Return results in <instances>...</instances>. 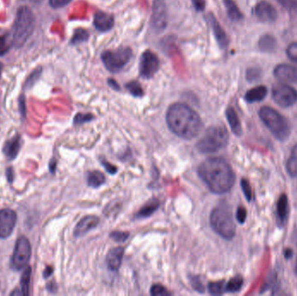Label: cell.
<instances>
[{"label": "cell", "instance_id": "ee69618b", "mask_svg": "<svg viewBox=\"0 0 297 296\" xmlns=\"http://www.w3.org/2000/svg\"><path fill=\"white\" fill-rule=\"evenodd\" d=\"M102 164L104 165V167L105 168V170H107L108 172L110 174H115L117 172V168L111 165V164H109L108 162L102 161Z\"/></svg>", "mask_w": 297, "mask_h": 296}, {"label": "cell", "instance_id": "f6af8a7d", "mask_svg": "<svg viewBox=\"0 0 297 296\" xmlns=\"http://www.w3.org/2000/svg\"><path fill=\"white\" fill-rule=\"evenodd\" d=\"M7 178H8V181H9V183H12L13 180H14V178H13V177H13V169H12V168H8V169H7Z\"/></svg>", "mask_w": 297, "mask_h": 296}, {"label": "cell", "instance_id": "cb8c5ba5", "mask_svg": "<svg viewBox=\"0 0 297 296\" xmlns=\"http://www.w3.org/2000/svg\"><path fill=\"white\" fill-rule=\"evenodd\" d=\"M258 46L262 52H265V53L273 52L275 51V46H276L275 37L269 34L263 35L262 38H260Z\"/></svg>", "mask_w": 297, "mask_h": 296}, {"label": "cell", "instance_id": "484cf974", "mask_svg": "<svg viewBox=\"0 0 297 296\" xmlns=\"http://www.w3.org/2000/svg\"><path fill=\"white\" fill-rule=\"evenodd\" d=\"M286 170L291 177H297V144L294 145L291 151L290 157L286 164Z\"/></svg>", "mask_w": 297, "mask_h": 296}, {"label": "cell", "instance_id": "ba28073f", "mask_svg": "<svg viewBox=\"0 0 297 296\" xmlns=\"http://www.w3.org/2000/svg\"><path fill=\"white\" fill-rule=\"evenodd\" d=\"M32 256V246L28 238L20 237L17 240L10 266L15 271H20L26 268Z\"/></svg>", "mask_w": 297, "mask_h": 296}, {"label": "cell", "instance_id": "3957f363", "mask_svg": "<svg viewBox=\"0 0 297 296\" xmlns=\"http://www.w3.org/2000/svg\"><path fill=\"white\" fill-rule=\"evenodd\" d=\"M34 30V16L27 7H19L13 24L11 38L13 46L22 47Z\"/></svg>", "mask_w": 297, "mask_h": 296}, {"label": "cell", "instance_id": "9a60e30c", "mask_svg": "<svg viewBox=\"0 0 297 296\" xmlns=\"http://www.w3.org/2000/svg\"><path fill=\"white\" fill-rule=\"evenodd\" d=\"M22 146L21 135H17L5 142L3 147V153L8 160H13L19 155V151Z\"/></svg>", "mask_w": 297, "mask_h": 296}, {"label": "cell", "instance_id": "ffe728a7", "mask_svg": "<svg viewBox=\"0 0 297 296\" xmlns=\"http://www.w3.org/2000/svg\"><path fill=\"white\" fill-rule=\"evenodd\" d=\"M288 215V196L282 194L279 197L278 202L276 204V218L279 226L284 225Z\"/></svg>", "mask_w": 297, "mask_h": 296}, {"label": "cell", "instance_id": "7a4b0ae2", "mask_svg": "<svg viewBox=\"0 0 297 296\" xmlns=\"http://www.w3.org/2000/svg\"><path fill=\"white\" fill-rule=\"evenodd\" d=\"M168 127L175 135L185 140L195 138L202 129L199 115L187 104H174L166 113Z\"/></svg>", "mask_w": 297, "mask_h": 296}, {"label": "cell", "instance_id": "b9f144b4", "mask_svg": "<svg viewBox=\"0 0 297 296\" xmlns=\"http://www.w3.org/2000/svg\"><path fill=\"white\" fill-rule=\"evenodd\" d=\"M191 282H192V286L196 291H198L200 293H202L203 292V290H204V287L202 286V284L201 283V281H200L199 279L198 278H192V280H191Z\"/></svg>", "mask_w": 297, "mask_h": 296}, {"label": "cell", "instance_id": "f1b7e54d", "mask_svg": "<svg viewBox=\"0 0 297 296\" xmlns=\"http://www.w3.org/2000/svg\"><path fill=\"white\" fill-rule=\"evenodd\" d=\"M243 285H244V279L241 276H236L228 281L225 289L226 292L229 293H236L242 288Z\"/></svg>", "mask_w": 297, "mask_h": 296}, {"label": "cell", "instance_id": "bcb514c9", "mask_svg": "<svg viewBox=\"0 0 297 296\" xmlns=\"http://www.w3.org/2000/svg\"><path fill=\"white\" fill-rule=\"evenodd\" d=\"M53 273V269L51 267H48L45 268V270L44 271V278H47Z\"/></svg>", "mask_w": 297, "mask_h": 296}, {"label": "cell", "instance_id": "8d00e7d4", "mask_svg": "<svg viewBox=\"0 0 297 296\" xmlns=\"http://www.w3.org/2000/svg\"><path fill=\"white\" fill-rule=\"evenodd\" d=\"M286 53L291 61L297 63V43L289 44L286 50Z\"/></svg>", "mask_w": 297, "mask_h": 296}, {"label": "cell", "instance_id": "30bf717a", "mask_svg": "<svg viewBox=\"0 0 297 296\" xmlns=\"http://www.w3.org/2000/svg\"><path fill=\"white\" fill-rule=\"evenodd\" d=\"M159 59L152 51H145L141 56L139 63L140 75L144 79H151L158 72Z\"/></svg>", "mask_w": 297, "mask_h": 296}, {"label": "cell", "instance_id": "d590c367", "mask_svg": "<svg viewBox=\"0 0 297 296\" xmlns=\"http://www.w3.org/2000/svg\"><path fill=\"white\" fill-rule=\"evenodd\" d=\"M151 293H152V295L154 296H165L171 294L165 287H163L162 285H159V284H156V285L152 286L151 288Z\"/></svg>", "mask_w": 297, "mask_h": 296}, {"label": "cell", "instance_id": "7dc6e473", "mask_svg": "<svg viewBox=\"0 0 297 296\" xmlns=\"http://www.w3.org/2000/svg\"><path fill=\"white\" fill-rule=\"evenodd\" d=\"M108 82H109V85H111L112 88L115 89V90H119V86L117 85L116 81H114V80H109Z\"/></svg>", "mask_w": 297, "mask_h": 296}, {"label": "cell", "instance_id": "f907efd6", "mask_svg": "<svg viewBox=\"0 0 297 296\" xmlns=\"http://www.w3.org/2000/svg\"><path fill=\"white\" fill-rule=\"evenodd\" d=\"M2 70H3V64H2V63H0V77L2 74Z\"/></svg>", "mask_w": 297, "mask_h": 296}, {"label": "cell", "instance_id": "ac0fdd59", "mask_svg": "<svg viewBox=\"0 0 297 296\" xmlns=\"http://www.w3.org/2000/svg\"><path fill=\"white\" fill-rule=\"evenodd\" d=\"M94 26L100 32L110 31L114 26V18L111 14L99 11L94 15Z\"/></svg>", "mask_w": 297, "mask_h": 296}, {"label": "cell", "instance_id": "44dd1931", "mask_svg": "<svg viewBox=\"0 0 297 296\" xmlns=\"http://www.w3.org/2000/svg\"><path fill=\"white\" fill-rule=\"evenodd\" d=\"M267 94H268V89L263 85H260L248 91L244 98L248 103H256V102L262 101L266 98Z\"/></svg>", "mask_w": 297, "mask_h": 296}, {"label": "cell", "instance_id": "d6a6232c", "mask_svg": "<svg viewBox=\"0 0 297 296\" xmlns=\"http://www.w3.org/2000/svg\"><path fill=\"white\" fill-rule=\"evenodd\" d=\"M125 87L130 92V94H132L134 97L140 98V97H142V95H143V91H142L141 85H140L139 83L136 82V81L128 83L125 85Z\"/></svg>", "mask_w": 297, "mask_h": 296}, {"label": "cell", "instance_id": "e0dca14e", "mask_svg": "<svg viewBox=\"0 0 297 296\" xmlns=\"http://www.w3.org/2000/svg\"><path fill=\"white\" fill-rule=\"evenodd\" d=\"M123 254L124 249L122 247H117L109 251L106 256V263L110 270L117 271L120 268Z\"/></svg>", "mask_w": 297, "mask_h": 296}, {"label": "cell", "instance_id": "d4e9b609", "mask_svg": "<svg viewBox=\"0 0 297 296\" xmlns=\"http://www.w3.org/2000/svg\"><path fill=\"white\" fill-rule=\"evenodd\" d=\"M159 205H160V202H158L157 199H153L152 201L144 205L139 211L137 212L136 218H146L151 216L158 209Z\"/></svg>", "mask_w": 297, "mask_h": 296}, {"label": "cell", "instance_id": "9c48e42d", "mask_svg": "<svg viewBox=\"0 0 297 296\" xmlns=\"http://www.w3.org/2000/svg\"><path fill=\"white\" fill-rule=\"evenodd\" d=\"M272 98L282 108L293 106L297 102V91L286 84H276L272 88Z\"/></svg>", "mask_w": 297, "mask_h": 296}, {"label": "cell", "instance_id": "8992f818", "mask_svg": "<svg viewBox=\"0 0 297 296\" xmlns=\"http://www.w3.org/2000/svg\"><path fill=\"white\" fill-rule=\"evenodd\" d=\"M210 225L215 233L224 239L232 240L236 236V224L231 211L226 208L217 207L212 210Z\"/></svg>", "mask_w": 297, "mask_h": 296}, {"label": "cell", "instance_id": "6da1fadb", "mask_svg": "<svg viewBox=\"0 0 297 296\" xmlns=\"http://www.w3.org/2000/svg\"><path fill=\"white\" fill-rule=\"evenodd\" d=\"M198 175L209 190L217 195L229 192L234 186V172L224 158L206 159L200 164Z\"/></svg>", "mask_w": 297, "mask_h": 296}, {"label": "cell", "instance_id": "836d02e7", "mask_svg": "<svg viewBox=\"0 0 297 296\" xmlns=\"http://www.w3.org/2000/svg\"><path fill=\"white\" fill-rule=\"evenodd\" d=\"M261 77H262V69L258 67H252L247 70L246 78L249 82L259 81Z\"/></svg>", "mask_w": 297, "mask_h": 296}, {"label": "cell", "instance_id": "f35d334b", "mask_svg": "<svg viewBox=\"0 0 297 296\" xmlns=\"http://www.w3.org/2000/svg\"><path fill=\"white\" fill-rule=\"evenodd\" d=\"M111 237L112 239L115 240L116 242L118 243H123L125 242L128 237H129V234L126 232H120V231H115L111 234Z\"/></svg>", "mask_w": 297, "mask_h": 296}, {"label": "cell", "instance_id": "f546056e", "mask_svg": "<svg viewBox=\"0 0 297 296\" xmlns=\"http://www.w3.org/2000/svg\"><path fill=\"white\" fill-rule=\"evenodd\" d=\"M13 46L11 33H6L0 37V56H3Z\"/></svg>", "mask_w": 297, "mask_h": 296}, {"label": "cell", "instance_id": "7c38bea8", "mask_svg": "<svg viewBox=\"0 0 297 296\" xmlns=\"http://www.w3.org/2000/svg\"><path fill=\"white\" fill-rule=\"evenodd\" d=\"M17 224L16 212L11 208L0 210V239L11 237Z\"/></svg>", "mask_w": 297, "mask_h": 296}, {"label": "cell", "instance_id": "c3c4849f", "mask_svg": "<svg viewBox=\"0 0 297 296\" xmlns=\"http://www.w3.org/2000/svg\"><path fill=\"white\" fill-rule=\"evenodd\" d=\"M47 288L49 291H51V292H55L56 291V284L54 283V282H51V283L49 284L47 286Z\"/></svg>", "mask_w": 297, "mask_h": 296}, {"label": "cell", "instance_id": "74e56055", "mask_svg": "<svg viewBox=\"0 0 297 296\" xmlns=\"http://www.w3.org/2000/svg\"><path fill=\"white\" fill-rule=\"evenodd\" d=\"M92 119H93V116H92V114L79 113L74 118V123L75 124H81V123H86V122H89V121Z\"/></svg>", "mask_w": 297, "mask_h": 296}, {"label": "cell", "instance_id": "60d3db41", "mask_svg": "<svg viewBox=\"0 0 297 296\" xmlns=\"http://www.w3.org/2000/svg\"><path fill=\"white\" fill-rule=\"evenodd\" d=\"M71 0H49V4L54 9H58L65 7Z\"/></svg>", "mask_w": 297, "mask_h": 296}, {"label": "cell", "instance_id": "7402d4cb", "mask_svg": "<svg viewBox=\"0 0 297 296\" xmlns=\"http://www.w3.org/2000/svg\"><path fill=\"white\" fill-rule=\"evenodd\" d=\"M226 117H227L228 122L231 126V129L235 135H242L243 133V129H242V125H241L240 119L237 116V113L234 108L229 107L226 110Z\"/></svg>", "mask_w": 297, "mask_h": 296}, {"label": "cell", "instance_id": "603a6c76", "mask_svg": "<svg viewBox=\"0 0 297 296\" xmlns=\"http://www.w3.org/2000/svg\"><path fill=\"white\" fill-rule=\"evenodd\" d=\"M224 2L226 7L228 16L232 21L239 22L244 19L243 13H241L240 10L237 7V4L235 3L234 0H224Z\"/></svg>", "mask_w": 297, "mask_h": 296}, {"label": "cell", "instance_id": "7bdbcfd3", "mask_svg": "<svg viewBox=\"0 0 297 296\" xmlns=\"http://www.w3.org/2000/svg\"><path fill=\"white\" fill-rule=\"evenodd\" d=\"M192 3L196 11L198 12H202L205 8V0H192Z\"/></svg>", "mask_w": 297, "mask_h": 296}, {"label": "cell", "instance_id": "5bb4252c", "mask_svg": "<svg viewBox=\"0 0 297 296\" xmlns=\"http://www.w3.org/2000/svg\"><path fill=\"white\" fill-rule=\"evenodd\" d=\"M275 78L282 82L297 84V67L281 63L274 69Z\"/></svg>", "mask_w": 297, "mask_h": 296}, {"label": "cell", "instance_id": "2e32d148", "mask_svg": "<svg viewBox=\"0 0 297 296\" xmlns=\"http://www.w3.org/2000/svg\"><path fill=\"white\" fill-rule=\"evenodd\" d=\"M99 224V218L95 215H87L77 224L74 230V236L76 237H81L88 233L89 231L95 229Z\"/></svg>", "mask_w": 297, "mask_h": 296}, {"label": "cell", "instance_id": "681fc988", "mask_svg": "<svg viewBox=\"0 0 297 296\" xmlns=\"http://www.w3.org/2000/svg\"><path fill=\"white\" fill-rule=\"evenodd\" d=\"M284 255L286 258H290L291 256H292V250L291 249H286L284 251Z\"/></svg>", "mask_w": 297, "mask_h": 296}, {"label": "cell", "instance_id": "8fae6325", "mask_svg": "<svg viewBox=\"0 0 297 296\" xmlns=\"http://www.w3.org/2000/svg\"><path fill=\"white\" fill-rule=\"evenodd\" d=\"M168 24L167 7L165 0H155L152 9V25L157 32L165 30Z\"/></svg>", "mask_w": 297, "mask_h": 296}, {"label": "cell", "instance_id": "d6986e66", "mask_svg": "<svg viewBox=\"0 0 297 296\" xmlns=\"http://www.w3.org/2000/svg\"><path fill=\"white\" fill-rule=\"evenodd\" d=\"M209 22H210V26H211L212 30H213L215 39L218 43L219 46L221 49L227 48L228 44H229V38H228L227 34L222 27L220 26V24L217 22L215 17L213 16L212 14H209Z\"/></svg>", "mask_w": 297, "mask_h": 296}, {"label": "cell", "instance_id": "816d5d0a", "mask_svg": "<svg viewBox=\"0 0 297 296\" xmlns=\"http://www.w3.org/2000/svg\"><path fill=\"white\" fill-rule=\"evenodd\" d=\"M295 274H297V259H296V263H295Z\"/></svg>", "mask_w": 297, "mask_h": 296}, {"label": "cell", "instance_id": "1f68e13d", "mask_svg": "<svg viewBox=\"0 0 297 296\" xmlns=\"http://www.w3.org/2000/svg\"><path fill=\"white\" fill-rule=\"evenodd\" d=\"M89 33L85 29H78L74 32L72 39H71V44H79L82 42H86L88 40Z\"/></svg>", "mask_w": 297, "mask_h": 296}, {"label": "cell", "instance_id": "ab89813d", "mask_svg": "<svg viewBox=\"0 0 297 296\" xmlns=\"http://www.w3.org/2000/svg\"><path fill=\"white\" fill-rule=\"evenodd\" d=\"M236 217L239 224H244L247 217V210L244 207H238L237 210Z\"/></svg>", "mask_w": 297, "mask_h": 296}, {"label": "cell", "instance_id": "83f0119b", "mask_svg": "<svg viewBox=\"0 0 297 296\" xmlns=\"http://www.w3.org/2000/svg\"><path fill=\"white\" fill-rule=\"evenodd\" d=\"M31 275H32V268L31 267H26L24 271L20 280L21 284V292L22 295H28L30 290V284H31Z\"/></svg>", "mask_w": 297, "mask_h": 296}, {"label": "cell", "instance_id": "4316f807", "mask_svg": "<svg viewBox=\"0 0 297 296\" xmlns=\"http://www.w3.org/2000/svg\"><path fill=\"white\" fill-rule=\"evenodd\" d=\"M105 183V177L104 174L99 171H93L89 174L88 184L89 186L92 188H98L102 186Z\"/></svg>", "mask_w": 297, "mask_h": 296}, {"label": "cell", "instance_id": "277c9868", "mask_svg": "<svg viewBox=\"0 0 297 296\" xmlns=\"http://www.w3.org/2000/svg\"><path fill=\"white\" fill-rule=\"evenodd\" d=\"M259 117L275 138L281 142L288 138L290 135V126L287 119L278 111L269 106H264L260 109Z\"/></svg>", "mask_w": 297, "mask_h": 296}, {"label": "cell", "instance_id": "4fadbf2b", "mask_svg": "<svg viewBox=\"0 0 297 296\" xmlns=\"http://www.w3.org/2000/svg\"><path fill=\"white\" fill-rule=\"evenodd\" d=\"M256 19L262 23L275 22L277 19V12L271 4L267 1H261L255 7Z\"/></svg>", "mask_w": 297, "mask_h": 296}, {"label": "cell", "instance_id": "4dcf8cb0", "mask_svg": "<svg viewBox=\"0 0 297 296\" xmlns=\"http://www.w3.org/2000/svg\"><path fill=\"white\" fill-rule=\"evenodd\" d=\"M226 284L224 280H220V281H215V282H211L209 284L208 288H209V293L214 295H220L226 292L225 289Z\"/></svg>", "mask_w": 297, "mask_h": 296}, {"label": "cell", "instance_id": "e575fe53", "mask_svg": "<svg viewBox=\"0 0 297 296\" xmlns=\"http://www.w3.org/2000/svg\"><path fill=\"white\" fill-rule=\"evenodd\" d=\"M241 187H242L243 192H244L245 197L248 200V202H250L251 199H252L253 193H252V189L250 187V183L247 180L242 179V181H241Z\"/></svg>", "mask_w": 297, "mask_h": 296}, {"label": "cell", "instance_id": "52a82bcc", "mask_svg": "<svg viewBox=\"0 0 297 296\" xmlns=\"http://www.w3.org/2000/svg\"><path fill=\"white\" fill-rule=\"evenodd\" d=\"M132 57V51L129 47H120L114 51H106L102 53L101 58L103 63L108 70L111 72H117Z\"/></svg>", "mask_w": 297, "mask_h": 296}, {"label": "cell", "instance_id": "5b68a950", "mask_svg": "<svg viewBox=\"0 0 297 296\" xmlns=\"http://www.w3.org/2000/svg\"><path fill=\"white\" fill-rule=\"evenodd\" d=\"M229 141V133L222 126H211L206 129L204 135L196 145L202 154H212L225 148Z\"/></svg>", "mask_w": 297, "mask_h": 296}]
</instances>
